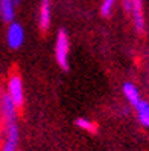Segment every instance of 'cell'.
I'll return each instance as SVG.
<instances>
[{
  "label": "cell",
  "mask_w": 149,
  "mask_h": 151,
  "mask_svg": "<svg viewBox=\"0 0 149 151\" xmlns=\"http://www.w3.org/2000/svg\"><path fill=\"white\" fill-rule=\"evenodd\" d=\"M131 12H133V20L137 32L145 31V15H143V0H133V6H131Z\"/></svg>",
  "instance_id": "8992f818"
},
{
  "label": "cell",
  "mask_w": 149,
  "mask_h": 151,
  "mask_svg": "<svg viewBox=\"0 0 149 151\" xmlns=\"http://www.w3.org/2000/svg\"><path fill=\"white\" fill-rule=\"evenodd\" d=\"M6 40H8V46L11 49H19L21 47V44L24 41V31L23 26L17 22H11L9 28L6 32Z\"/></svg>",
  "instance_id": "3957f363"
},
{
  "label": "cell",
  "mask_w": 149,
  "mask_h": 151,
  "mask_svg": "<svg viewBox=\"0 0 149 151\" xmlns=\"http://www.w3.org/2000/svg\"><path fill=\"white\" fill-rule=\"evenodd\" d=\"M123 93H125L126 99L129 101V104L133 105V107H135L137 102L142 99V98H140L138 88H137L135 84H133V83H125V84H123Z\"/></svg>",
  "instance_id": "30bf717a"
},
{
  "label": "cell",
  "mask_w": 149,
  "mask_h": 151,
  "mask_svg": "<svg viewBox=\"0 0 149 151\" xmlns=\"http://www.w3.org/2000/svg\"><path fill=\"white\" fill-rule=\"evenodd\" d=\"M76 125L79 127L81 130H85V131H91V133H94L96 131V125L91 122V121H88V119H85V118H79V119H76Z\"/></svg>",
  "instance_id": "8fae6325"
},
{
  "label": "cell",
  "mask_w": 149,
  "mask_h": 151,
  "mask_svg": "<svg viewBox=\"0 0 149 151\" xmlns=\"http://www.w3.org/2000/svg\"><path fill=\"white\" fill-rule=\"evenodd\" d=\"M50 26V0H41L40 6V28L46 31Z\"/></svg>",
  "instance_id": "ba28073f"
},
{
  "label": "cell",
  "mask_w": 149,
  "mask_h": 151,
  "mask_svg": "<svg viewBox=\"0 0 149 151\" xmlns=\"http://www.w3.org/2000/svg\"><path fill=\"white\" fill-rule=\"evenodd\" d=\"M0 111H2V116H3L6 124L15 122V119H17V107L6 93L2 96V99H0Z\"/></svg>",
  "instance_id": "5b68a950"
},
{
  "label": "cell",
  "mask_w": 149,
  "mask_h": 151,
  "mask_svg": "<svg viewBox=\"0 0 149 151\" xmlns=\"http://www.w3.org/2000/svg\"><path fill=\"white\" fill-rule=\"evenodd\" d=\"M116 0H103L102 2V6H101V14L103 17H108L113 11V6H114Z\"/></svg>",
  "instance_id": "7c38bea8"
},
{
  "label": "cell",
  "mask_w": 149,
  "mask_h": 151,
  "mask_svg": "<svg viewBox=\"0 0 149 151\" xmlns=\"http://www.w3.org/2000/svg\"><path fill=\"white\" fill-rule=\"evenodd\" d=\"M20 2H21V0H14V3H15V5H19Z\"/></svg>",
  "instance_id": "5bb4252c"
},
{
  "label": "cell",
  "mask_w": 149,
  "mask_h": 151,
  "mask_svg": "<svg viewBox=\"0 0 149 151\" xmlns=\"http://www.w3.org/2000/svg\"><path fill=\"white\" fill-rule=\"evenodd\" d=\"M55 55L58 64L64 70L68 69V37L67 32L61 29L56 37V44H55Z\"/></svg>",
  "instance_id": "6da1fadb"
},
{
  "label": "cell",
  "mask_w": 149,
  "mask_h": 151,
  "mask_svg": "<svg viewBox=\"0 0 149 151\" xmlns=\"http://www.w3.org/2000/svg\"><path fill=\"white\" fill-rule=\"evenodd\" d=\"M15 15V3L14 0H0V19L5 23L14 22Z\"/></svg>",
  "instance_id": "52a82bcc"
},
{
  "label": "cell",
  "mask_w": 149,
  "mask_h": 151,
  "mask_svg": "<svg viewBox=\"0 0 149 151\" xmlns=\"http://www.w3.org/2000/svg\"><path fill=\"white\" fill-rule=\"evenodd\" d=\"M8 96L15 104V107H20L24 102V93H23V83L20 75H12L8 81Z\"/></svg>",
  "instance_id": "7a4b0ae2"
},
{
  "label": "cell",
  "mask_w": 149,
  "mask_h": 151,
  "mask_svg": "<svg viewBox=\"0 0 149 151\" xmlns=\"http://www.w3.org/2000/svg\"><path fill=\"white\" fill-rule=\"evenodd\" d=\"M135 110H137V116L138 121L143 127H149V104L145 99H140L135 105Z\"/></svg>",
  "instance_id": "9c48e42d"
},
{
  "label": "cell",
  "mask_w": 149,
  "mask_h": 151,
  "mask_svg": "<svg viewBox=\"0 0 149 151\" xmlns=\"http://www.w3.org/2000/svg\"><path fill=\"white\" fill-rule=\"evenodd\" d=\"M19 127H17V122H9L6 124V137L0 151H17V147H19Z\"/></svg>",
  "instance_id": "277c9868"
},
{
  "label": "cell",
  "mask_w": 149,
  "mask_h": 151,
  "mask_svg": "<svg viewBox=\"0 0 149 151\" xmlns=\"http://www.w3.org/2000/svg\"><path fill=\"white\" fill-rule=\"evenodd\" d=\"M122 5H123V9L126 12H131V6H133V0H122Z\"/></svg>",
  "instance_id": "4fadbf2b"
}]
</instances>
